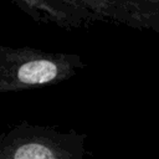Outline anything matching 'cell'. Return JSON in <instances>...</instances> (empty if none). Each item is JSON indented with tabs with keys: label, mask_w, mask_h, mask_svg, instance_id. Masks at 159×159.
I'll list each match as a JSON object with an SVG mask.
<instances>
[{
	"label": "cell",
	"mask_w": 159,
	"mask_h": 159,
	"mask_svg": "<svg viewBox=\"0 0 159 159\" xmlns=\"http://www.w3.org/2000/svg\"><path fill=\"white\" fill-rule=\"evenodd\" d=\"M39 24L55 25L66 31L87 29L97 17L65 0H10Z\"/></svg>",
	"instance_id": "3"
},
{
	"label": "cell",
	"mask_w": 159,
	"mask_h": 159,
	"mask_svg": "<svg viewBox=\"0 0 159 159\" xmlns=\"http://www.w3.org/2000/svg\"><path fill=\"white\" fill-rule=\"evenodd\" d=\"M86 67L77 53L0 46V92L52 86Z\"/></svg>",
	"instance_id": "1"
},
{
	"label": "cell",
	"mask_w": 159,
	"mask_h": 159,
	"mask_svg": "<svg viewBox=\"0 0 159 159\" xmlns=\"http://www.w3.org/2000/svg\"><path fill=\"white\" fill-rule=\"evenodd\" d=\"M97 17L159 35V0H65Z\"/></svg>",
	"instance_id": "2"
},
{
	"label": "cell",
	"mask_w": 159,
	"mask_h": 159,
	"mask_svg": "<svg viewBox=\"0 0 159 159\" xmlns=\"http://www.w3.org/2000/svg\"><path fill=\"white\" fill-rule=\"evenodd\" d=\"M14 159H56V158L48 145L40 142H31L19 147Z\"/></svg>",
	"instance_id": "4"
}]
</instances>
